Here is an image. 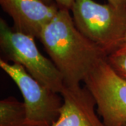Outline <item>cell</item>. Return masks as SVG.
Returning a JSON list of instances; mask_svg holds the SVG:
<instances>
[{
	"label": "cell",
	"mask_w": 126,
	"mask_h": 126,
	"mask_svg": "<svg viewBox=\"0 0 126 126\" xmlns=\"http://www.w3.org/2000/svg\"><path fill=\"white\" fill-rule=\"evenodd\" d=\"M59 5L60 8H64L70 10L74 0H55Z\"/></svg>",
	"instance_id": "10"
},
{
	"label": "cell",
	"mask_w": 126,
	"mask_h": 126,
	"mask_svg": "<svg viewBox=\"0 0 126 126\" xmlns=\"http://www.w3.org/2000/svg\"></svg>",
	"instance_id": "13"
},
{
	"label": "cell",
	"mask_w": 126,
	"mask_h": 126,
	"mask_svg": "<svg viewBox=\"0 0 126 126\" xmlns=\"http://www.w3.org/2000/svg\"><path fill=\"white\" fill-rule=\"evenodd\" d=\"M34 39L11 27L4 19H0V46L5 56L23 66L41 83L60 94L64 88L63 75L52 60L39 51Z\"/></svg>",
	"instance_id": "3"
},
{
	"label": "cell",
	"mask_w": 126,
	"mask_h": 126,
	"mask_svg": "<svg viewBox=\"0 0 126 126\" xmlns=\"http://www.w3.org/2000/svg\"><path fill=\"white\" fill-rule=\"evenodd\" d=\"M0 126H27L24 103L9 97L0 101Z\"/></svg>",
	"instance_id": "8"
},
{
	"label": "cell",
	"mask_w": 126,
	"mask_h": 126,
	"mask_svg": "<svg viewBox=\"0 0 126 126\" xmlns=\"http://www.w3.org/2000/svg\"><path fill=\"white\" fill-rule=\"evenodd\" d=\"M96 103L99 116L107 126L126 125V81L109 65L98 63L83 81Z\"/></svg>",
	"instance_id": "5"
},
{
	"label": "cell",
	"mask_w": 126,
	"mask_h": 126,
	"mask_svg": "<svg viewBox=\"0 0 126 126\" xmlns=\"http://www.w3.org/2000/svg\"><path fill=\"white\" fill-rule=\"evenodd\" d=\"M60 95L63 106L50 126H107L98 116L95 101L86 87L64 86Z\"/></svg>",
	"instance_id": "6"
},
{
	"label": "cell",
	"mask_w": 126,
	"mask_h": 126,
	"mask_svg": "<svg viewBox=\"0 0 126 126\" xmlns=\"http://www.w3.org/2000/svg\"><path fill=\"white\" fill-rule=\"evenodd\" d=\"M0 4L12 18L15 30L38 39L59 10L43 0H0Z\"/></svg>",
	"instance_id": "7"
},
{
	"label": "cell",
	"mask_w": 126,
	"mask_h": 126,
	"mask_svg": "<svg viewBox=\"0 0 126 126\" xmlns=\"http://www.w3.org/2000/svg\"><path fill=\"white\" fill-rule=\"evenodd\" d=\"M126 53V36L121 48L118 50L117 52H116L115 53Z\"/></svg>",
	"instance_id": "12"
},
{
	"label": "cell",
	"mask_w": 126,
	"mask_h": 126,
	"mask_svg": "<svg viewBox=\"0 0 126 126\" xmlns=\"http://www.w3.org/2000/svg\"><path fill=\"white\" fill-rule=\"evenodd\" d=\"M109 4L118 9H126V0H107Z\"/></svg>",
	"instance_id": "11"
},
{
	"label": "cell",
	"mask_w": 126,
	"mask_h": 126,
	"mask_svg": "<svg viewBox=\"0 0 126 126\" xmlns=\"http://www.w3.org/2000/svg\"><path fill=\"white\" fill-rule=\"evenodd\" d=\"M77 29L107 56L121 48L126 36V9L94 0H74L71 8Z\"/></svg>",
	"instance_id": "2"
},
{
	"label": "cell",
	"mask_w": 126,
	"mask_h": 126,
	"mask_svg": "<svg viewBox=\"0 0 126 126\" xmlns=\"http://www.w3.org/2000/svg\"><path fill=\"white\" fill-rule=\"evenodd\" d=\"M107 61L114 72L126 81V53L110 55L107 58Z\"/></svg>",
	"instance_id": "9"
},
{
	"label": "cell",
	"mask_w": 126,
	"mask_h": 126,
	"mask_svg": "<svg viewBox=\"0 0 126 126\" xmlns=\"http://www.w3.org/2000/svg\"><path fill=\"white\" fill-rule=\"evenodd\" d=\"M0 67L17 85L23 97L27 126H50L58 118L63 99L17 63L0 60Z\"/></svg>",
	"instance_id": "4"
},
{
	"label": "cell",
	"mask_w": 126,
	"mask_h": 126,
	"mask_svg": "<svg viewBox=\"0 0 126 126\" xmlns=\"http://www.w3.org/2000/svg\"><path fill=\"white\" fill-rule=\"evenodd\" d=\"M39 39L67 87L80 86L93 69L108 58L77 29L67 9L59 7Z\"/></svg>",
	"instance_id": "1"
}]
</instances>
